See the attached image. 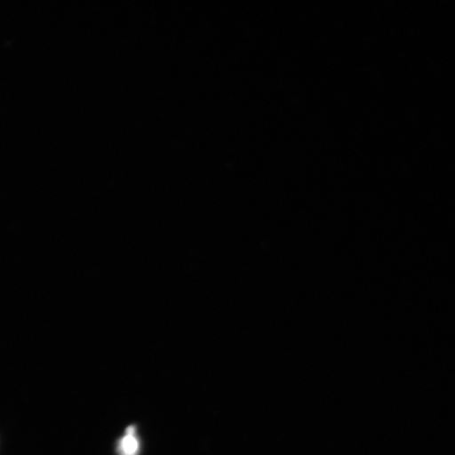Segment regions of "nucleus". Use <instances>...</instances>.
<instances>
[{"mask_svg": "<svg viewBox=\"0 0 455 455\" xmlns=\"http://www.w3.org/2000/svg\"><path fill=\"white\" fill-rule=\"evenodd\" d=\"M140 443L138 435H136V427L130 426L126 429V434L118 441V455H139Z\"/></svg>", "mask_w": 455, "mask_h": 455, "instance_id": "obj_1", "label": "nucleus"}]
</instances>
